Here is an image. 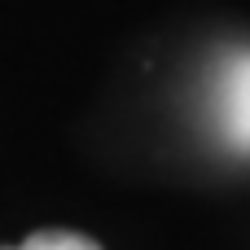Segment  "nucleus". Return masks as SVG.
I'll use <instances>...</instances> for the list:
<instances>
[{
    "mask_svg": "<svg viewBox=\"0 0 250 250\" xmlns=\"http://www.w3.org/2000/svg\"><path fill=\"white\" fill-rule=\"evenodd\" d=\"M4 250H101L92 237L83 233H62V229H48V233H31L22 246H4Z\"/></svg>",
    "mask_w": 250,
    "mask_h": 250,
    "instance_id": "nucleus-2",
    "label": "nucleus"
},
{
    "mask_svg": "<svg viewBox=\"0 0 250 250\" xmlns=\"http://www.w3.org/2000/svg\"><path fill=\"white\" fill-rule=\"evenodd\" d=\"M215 119L220 136L237 154H250V48H237L215 79Z\"/></svg>",
    "mask_w": 250,
    "mask_h": 250,
    "instance_id": "nucleus-1",
    "label": "nucleus"
}]
</instances>
